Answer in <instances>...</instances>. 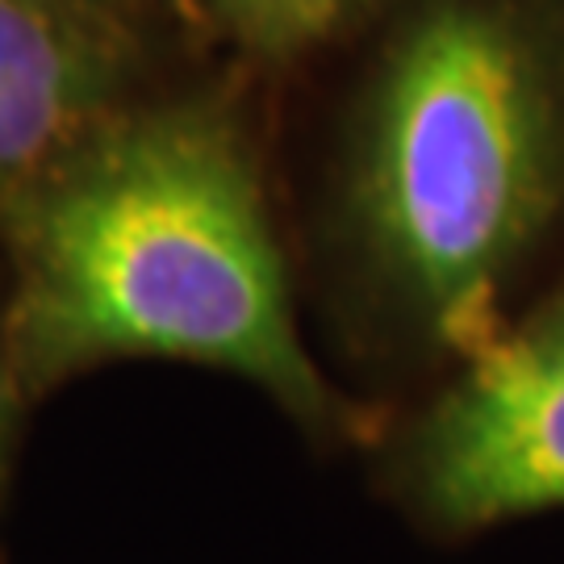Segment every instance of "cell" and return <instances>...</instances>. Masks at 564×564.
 Wrapping results in <instances>:
<instances>
[{
	"label": "cell",
	"instance_id": "cell-1",
	"mask_svg": "<svg viewBox=\"0 0 564 564\" xmlns=\"http://www.w3.org/2000/svg\"><path fill=\"white\" fill-rule=\"evenodd\" d=\"M4 335L21 393L160 356L235 372L310 431L351 423L302 339L251 155L205 109L121 126L21 205Z\"/></svg>",
	"mask_w": 564,
	"mask_h": 564
},
{
	"label": "cell",
	"instance_id": "cell-2",
	"mask_svg": "<svg viewBox=\"0 0 564 564\" xmlns=\"http://www.w3.org/2000/svg\"><path fill=\"white\" fill-rule=\"evenodd\" d=\"M364 260L431 351L468 360L564 209V18L423 0L368 88L351 172Z\"/></svg>",
	"mask_w": 564,
	"mask_h": 564
},
{
	"label": "cell",
	"instance_id": "cell-4",
	"mask_svg": "<svg viewBox=\"0 0 564 564\" xmlns=\"http://www.w3.org/2000/svg\"><path fill=\"white\" fill-rule=\"evenodd\" d=\"M101 63V51L55 0H0V80Z\"/></svg>",
	"mask_w": 564,
	"mask_h": 564
},
{
	"label": "cell",
	"instance_id": "cell-6",
	"mask_svg": "<svg viewBox=\"0 0 564 564\" xmlns=\"http://www.w3.org/2000/svg\"><path fill=\"white\" fill-rule=\"evenodd\" d=\"M21 381L13 356H9V335H4V314H0V485H4V468H9V447H13V426H18L21 405Z\"/></svg>",
	"mask_w": 564,
	"mask_h": 564
},
{
	"label": "cell",
	"instance_id": "cell-5",
	"mask_svg": "<svg viewBox=\"0 0 564 564\" xmlns=\"http://www.w3.org/2000/svg\"><path fill=\"white\" fill-rule=\"evenodd\" d=\"M214 4L247 46L289 55L339 34L368 0H214Z\"/></svg>",
	"mask_w": 564,
	"mask_h": 564
},
{
	"label": "cell",
	"instance_id": "cell-3",
	"mask_svg": "<svg viewBox=\"0 0 564 564\" xmlns=\"http://www.w3.org/2000/svg\"><path fill=\"white\" fill-rule=\"evenodd\" d=\"M389 473L440 540L564 510V284L460 360Z\"/></svg>",
	"mask_w": 564,
	"mask_h": 564
}]
</instances>
